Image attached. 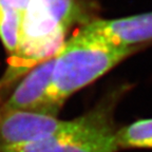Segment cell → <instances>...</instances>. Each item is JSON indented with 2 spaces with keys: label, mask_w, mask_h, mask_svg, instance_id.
Instances as JSON below:
<instances>
[{
  "label": "cell",
  "mask_w": 152,
  "mask_h": 152,
  "mask_svg": "<svg viewBox=\"0 0 152 152\" xmlns=\"http://www.w3.org/2000/svg\"><path fill=\"white\" fill-rule=\"evenodd\" d=\"M135 50L110 45L83 26L55 55L51 100L60 108L72 94L108 73Z\"/></svg>",
  "instance_id": "6da1fadb"
},
{
  "label": "cell",
  "mask_w": 152,
  "mask_h": 152,
  "mask_svg": "<svg viewBox=\"0 0 152 152\" xmlns=\"http://www.w3.org/2000/svg\"><path fill=\"white\" fill-rule=\"evenodd\" d=\"M74 123L38 112L0 110V152L66 132Z\"/></svg>",
  "instance_id": "277c9868"
},
{
  "label": "cell",
  "mask_w": 152,
  "mask_h": 152,
  "mask_svg": "<svg viewBox=\"0 0 152 152\" xmlns=\"http://www.w3.org/2000/svg\"><path fill=\"white\" fill-rule=\"evenodd\" d=\"M54 62L55 56L34 66L0 110L32 111L56 116L60 108L49 96Z\"/></svg>",
  "instance_id": "5b68a950"
},
{
  "label": "cell",
  "mask_w": 152,
  "mask_h": 152,
  "mask_svg": "<svg viewBox=\"0 0 152 152\" xmlns=\"http://www.w3.org/2000/svg\"><path fill=\"white\" fill-rule=\"evenodd\" d=\"M31 0H0V7L13 10L23 14Z\"/></svg>",
  "instance_id": "9c48e42d"
},
{
  "label": "cell",
  "mask_w": 152,
  "mask_h": 152,
  "mask_svg": "<svg viewBox=\"0 0 152 152\" xmlns=\"http://www.w3.org/2000/svg\"><path fill=\"white\" fill-rule=\"evenodd\" d=\"M22 15L17 11L0 7V39L11 55L20 42Z\"/></svg>",
  "instance_id": "ba28073f"
},
{
  "label": "cell",
  "mask_w": 152,
  "mask_h": 152,
  "mask_svg": "<svg viewBox=\"0 0 152 152\" xmlns=\"http://www.w3.org/2000/svg\"><path fill=\"white\" fill-rule=\"evenodd\" d=\"M114 102L110 97L75 118L70 130L47 140L2 152H117V129L113 124Z\"/></svg>",
  "instance_id": "3957f363"
},
{
  "label": "cell",
  "mask_w": 152,
  "mask_h": 152,
  "mask_svg": "<svg viewBox=\"0 0 152 152\" xmlns=\"http://www.w3.org/2000/svg\"><path fill=\"white\" fill-rule=\"evenodd\" d=\"M81 17L76 0H31L22 15L21 36L9 59V77L52 58L64 43L69 28Z\"/></svg>",
  "instance_id": "7a4b0ae2"
},
{
  "label": "cell",
  "mask_w": 152,
  "mask_h": 152,
  "mask_svg": "<svg viewBox=\"0 0 152 152\" xmlns=\"http://www.w3.org/2000/svg\"><path fill=\"white\" fill-rule=\"evenodd\" d=\"M119 149L124 148H152V118L140 119L117 129Z\"/></svg>",
  "instance_id": "52a82bcc"
},
{
  "label": "cell",
  "mask_w": 152,
  "mask_h": 152,
  "mask_svg": "<svg viewBox=\"0 0 152 152\" xmlns=\"http://www.w3.org/2000/svg\"><path fill=\"white\" fill-rule=\"evenodd\" d=\"M85 26L118 48L136 49L137 45L152 41V12L117 19H95Z\"/></svg>",
  "instance_id": "8992f818"
}]
</instances>
